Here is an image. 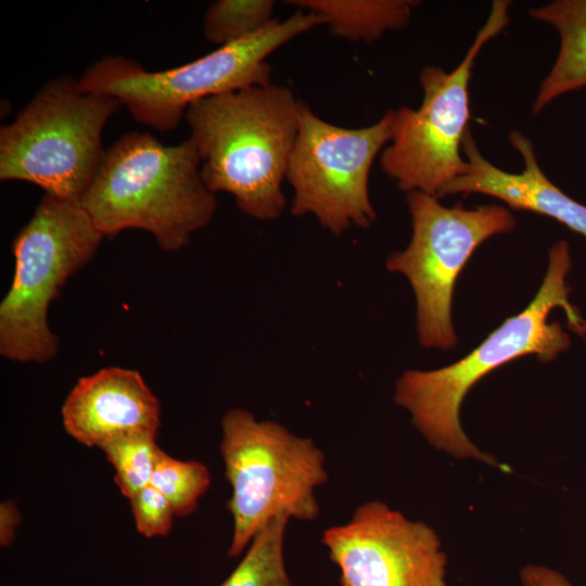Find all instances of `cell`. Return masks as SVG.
<instances>
[{
    "label": "cell",
    "instance_id": "603a6c76",
    "mask_svg": "<svg viewBox=\"0 0 586 586\" xmlns=\"http://www.w3.org/2000/svg\"><path fill=\"white\" fill-rule=\"evenodd\" d=\"M568 327L571 331L575 332L578 335H586V320L578 316L571 321H568Z\"/></svg>",
    "mask_w": 586,
    "mask_h": 586
},
{
    "label": "cell",
    "instance_id": "d6986e66",
    "mask_svg": "<svg viewBox=\"0 0 586 586\" xmlns=\"http://www.w3.org/2000/svg\"><path fill=\"white\" fill-rule=\"evenodd\" d=\"M151 485L170 502L176 517L193 513L211 485L208 468L195 460H179L164 451L156 463Z\"/></svg>",
    "mask_w": 586,
    "mask_h": 586
},
{
    "label": "cell",
    "instance_id": "e0dca14e",
    "mask_svg": "<svg viewBox=\"0 0 586 586\" xmlns=\"http://www.w3.org/2000/svg\"><path fill=\"white\" fill-rule=\"evenodd\" d=\"M99 448L113 466L114 481L128 499L151 485L156 463L163 453L156 444V433L151 432L117 437Z\"/></svg>",
    "mask_w": 586,
    "mask_h": 586
},
{
    "label": "cell",
    "instance_id": "8992f818",
    "mask_svg": "<svg viewBox=\"0 0 586 586\" xmlns=\"http://www.w3.org/2000/svg\"><path fill=\"white\" fill-rule=\"evenodd\" d=\"M103 238L79 202L42 196L13 241V280L0 304L2 357L47 362L58 354L60 342L48 322L50 304L93 258Z\"/></svg>",
    "mask_w": 586,
    "mask_h": 586
},
{
    "label": "cell",
    "instance_id": "7402d4cb",
    "mask_svg": "<svg viewBox=\"0 0 586 586\" xmlns=\"http://www.w3.org/2000/svg\"><path fill=\"white\" fill-rule=\"evenodd\" d=\"M21 521L22 515L14 501L7 500L0 504V545L2 548L11 546Z\"/></svg>",
    "mask_w": 586,
    "mask_h": 586
},
{
    "label": "cell",
    "instance_id": "6da1fadb",
    "mask_svg": "<svg viewBox=\"0 0 586 586\" xmlns=\"http://www.w3.org/2000/svg\"><path fill=\"white\" fill-rule=\"evenodd\" d=\"M571 267L569 244L560 240L550 249L543 283L523 311L508 318L462 359L435 370H406L397 379L395 404L410 413L412 424L433 447L457 459L498 466L462 430L461 403L480 379L500 366L525 355L550 362L569 348L570 336L559 322H548V316L556 307L564 309L568 321L581 316L568 298L571 288L565 279Z\"/></svg>",
    "mask_w": 586,
    "mask_h": 586
},
{
    "label": "cell",
    "instance_id": "30bf717a",
    "mask_svg": "<svg viewBox=\"0 0 586 586\" xmlns=\"http://www.w3.org/2000/svg\"><path fill=\"white\" fill-rule=\"evenodd\" d=\"M393 117L388 110L372 125L346 128L323 120L302 101L285 177L293 189L291 213L314 216L334 235L369 228L377 219L369 175L391 140Z\"/></svg>",
    "mask_w": 586,
    "mask_h": 586
},
{
    "label": "cell",
    "instance_id": "4fadbf2b",
    "mask_svg": "<svg viewBox=\"0 0 586 586\" xmlns=\"http://www.w3.org/2000/svg\"><path fill=\"white\" fill-rule=\"evenodd\" d=\"M508 139L523 160L524 168L520 174L505 171L486 160L469 127L461 143L468 168L444 187L437 199L458 193L491 195L513 209L551 217L586 239V205L566 195L548 179L528 137L513 130Z\"/></svg>",
    "mask_w": 586,
    "mask_h": 586
},
{
    "label": "cell",
    "instance_id": "52a82bcc",
    "mask_svg": "<svg viewBox=\"0 0 586 586\" xmlns=\"http://www.w3.org/2000/svg\"><path fill=\"white\" fill-rule=\"evenodd\" d=\"M122 104L63 75L47 82L0 129V179L34 183L80 202L105 154L102 133Z\"/></svg>",
    "mask_w": 586,
    "mask_h": 586
},
{
    "label": "cell",
    "instance_id": "44dd1931",
    "mask_svg": "<svg viewBox=\"0 0 586 586\" xmlns=\"http://www.w3.org/2000/svg\"><path fill=\"white\" fill-rule=\"evenodd\" d=\"M520 578L522 586H573L563 574L545 565H525Z\"/></svg>",
    "mask_w": 586,
    "mask_h": 586
},
{
    "label": "cell",
    "instance_id": "ffe728a7",
    "mask_svg": "<svg viewBox=\"0 0 586 586\" xmlns=\"http://www.w3.org/2000/svg\"><path fill=\"white\" fill-rule=\"evenodd\" d=\"M136 530L144 537L166 536L176 517L169 500L149 485L130 499Z\"/></svg>",
    "mask_w": 586,
    "mask_h": 586
},
{
    "label": "cell",
    "instance_id": "9a60e30c",
    "mask_svg": "<svg viewBox=\"0 0 586 586\" xmlns=\"http://www.w3.org/2000/svg\"><path fill=\"white\" fill-rule=\"evenodd\" d=\"M286 3L320 15L329 31L349 41L367 43L386 31L405 28L417 1L412 0H290Z\"/></svg>",
    "mask_w": 586,
    "mask_h": 586
},
{
    "label": "cell",
    "instance_id": "8fae6325",
    "mask_svg": "<svg viewBox=\"0 0 586 586\" xmlns=\"http://www.w3.org/2000/svg\"><path fill=\"white\" fill-rule=\"evenodd\" d=\"M321 543L340 570L341 586H447V558L435 531L387 504L369 500Z\"/></svg>",
    "mask_w": 586,
    "mask_h": 586
},
{
    "label": "cell",
    "instance_id": "3957f363",
    "mask_svg": "<svg viewBox=\"0 0 586 586\" xmlns=\"http://www.w3.org/2000/svg\"><path fill=\"white\" fill-rule=\"evenodd\" d=\"M79 203L104 237L139 229L168 252L189 244L217 208L193 141L165 145L142 131L123 135L105 150Z\"/></svg>",
    "mask_w": 586,
    "mask_h": 586
},
{
    "label": "cell",
    "instance_id": "9c48e42d",
    "mask_svg": "<svg viewBox=\"0 0 586 586\" xmlns=\"http://www.w3.org/2000/svg\"><path fill=\"white\" fill-rule=\"evenodd\" d=\"M406 201L411 238L405 250L387 257L385 266L404 275L413 290L420 345L453 348L457 344L451 322L456 280L479 245L512 231L517 219L500 205L446 207L437 198L419 191L407 193Z\"/></svg>",
    "mask_w": 586,
    "mask_h": 586
},
{
    "label": "cell",
    "instance_id": "ac0fdd59",
    "mask_svg": "<svg viewBox=\"0 0 586 586\" xmlns=\"http://www.w3.org/2000/svg\"><path fill=\"white\" fill-rule=\"evenodd\" d=\"M272 0H218L203 18L205 39L219 47L246 38L266 27L272 20Z\"/></svg>",
    "mask_w": 586,
    "mask_h": 586
},
{
    "label": "cell",
    "instance_id": "7c38bea8",
    "mask_svg": "<svg viewBox=\"0 0 586 586\" xmlns=\"http://www.w3.org/2000/svg\"><path fill=\"white\" fill-rule=\"evenodd\" d=\"M65 431L78 443L100 447L135 433H157L161 405L137 370L103 368L80 378L61 410Z\"/></svg>",
    "mask_w": 586,
    "mask_h": 586
},
{
    "label": "cell",
    "instance_id": "277c9868",
    "mask_svg": "<svg viewBox=\"0 0 586 586\" xmlns=\"http://www.w3.org/2000/svg\"><path fill=\"white\" fill-rule=\"evenodd\" d=\"M323 24L320 15L301 9L283 21L272 20L254 35L158 72L146 71L122 55H106L88 66L78 84L84 91L115 98L137 122L170 131L200 100L271 84L268 56Z\"/></svg>",
    "mask_w": 586,
    "mask_h": 586
},
{
    "label": "cell",
    "instance_id": "7a4b0ae2",
    "mask_svg": "<svg viewBox=\"0 0 586 586\" xmlns=\"http://www.w3.org/2000/svg\"><path fill=\"white\" fill-rule=\"evenodd\" d=\"M301 102L288 87L269 84L191 104L184 117L207 189L231 194L239 211L252 218H279L286 205L282 182Z\"/></svg>",
    "mask_w": 586,
    "mask_h": 586
},
{
    "label": "cell",
    "instance_id": "ba28073f",
    "mask_svg": "<svg viewBox=\"0 0 586 586\" xmlns=\"http://www.w3.org/2000/svg\"><path fill=\"white\" fill-rule=\"evenodd\" d=\"M510 1L495 0L461 62L451 72L425 66L419 76L423 91L418 109L394 110L392 136L380 155L382 170L398 189L437 198L441 190L464 174L460 152L470 119L469 82L484 44L510 22Z\"/></svg>",
    "mask_w": 586,
    "mask_h": 586
},
{
    "label": "cell",
    "instance_id": "5bb4252c",
    "mask_svg": "<svg viewBox=\"0 0 586 586\" xmlns=\"http://www.w3.org/2000/svg\"><path fill=\"white\" fill-rule=\"evenodd\" d=\"M528 13L551 25L560 38L556 61L533 103L537 115L560 95L586 87V0H555Z\"/></svg>",
    "mask_w": 586,
    "mask_h": 586
},
{
    "label": "cell",
    "instance_id": "2e32d148",
    "mask_svg": "<svg viewBox=\"0 0 586 586\" xmlns=\"http://www.w3.org/2000/svg\"><path fill=\"white\" fill-rule=\"evenodd\" d=\"M290 519L285 513L271 518L219 586H292L284 562V535Z\"/></svg>",
    "mask_w": 586,
    "mask_h": 586
},
{
    "label": "cell",
    "instance_id": "5b68a950",
    "mask_svg": "<svg viewBox=\"0 0 586 586\" xmlns=\"http://www.w3.org/2000/svg\"><path fill=\"white\" fill-rule=\"evenodd\" d=\"M220 454L232 493L229 557H238L273 517L313 521L320 508L315 489L328 480L323 451L272 420H259L245 408L221 418Z\"/></svg>",
    "mask_w": 586,
    "mask_h": 586
}]
</instances>
